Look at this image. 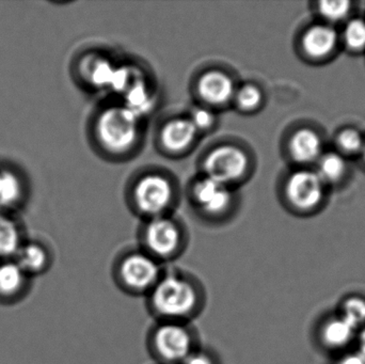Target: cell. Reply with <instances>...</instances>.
<instances>
[{
    "label": "cell",
    "mask_w": 365,
    "mask_h": 364,
    "mask_svg": "<svg viewBox=\"0 0 365 364\" xmlns=\"http://www.w3.org/2000/svg\"><path fill=\"white\" fill-rule=\"evenodd\" d=\"M235 91V85L231 77L220 71L205 73L197 83L199 95L208 104H227L234 98Z\"/></svg>",
    "instance_id": "cell-9"
},
{
    "label": "cell",
    "mask_w": 365,
    "mask_h": 364,
    "mask_svg": "<svg viewBox=\"0 0 365 364\" xmlns=\"http://www.w3.org/2000/svg\"><path fill=\"white\" fill-rule=\"evenodd\" d=\"M364 160H365V145H364Z\"/></svg>",
    "instance_id": "cell-31"
},
{
    "label": "cell",
    "mask_w": 365,
    "mask_h": 364,
    "mask_svg": "<svg viewBox=\"0 0 365 364\" xmlns=\"http://www.w3.org/2000/svg\"><path fill=\"white\" fill-rule=\"evenodd\" d=\"M145 241L153 256L171 258L177 254L181 245V232L173 220L156 217L148 224Z\"/></svg>",
    "instance_id": "cell-7"
},
{
    "label": "cell",
    "mask_w": 365,
    "mask_h": 364,
    "mask_svg": "<svg viewBox=\"0 0 365 364\" xmlns=\"http://www.w3.org/2000/svg\"><path fill=\"white\" fill-rule=\"evenodd\" d=\"M160 265L149 254H130L122 261L120 266L122 282L135 292L152 290L160 281Z\"/></svg>",
    "instance_id": "cell-4"
},
{
    "label": "cell",
    "mask_w": 365,
    "mask_h": 364,
    "mask_svg": "<svg viewBox=\"0 0 365 364\" xmlns=\"http://www.w3.org/2000/svg\"><path fill=\"white\" fill-rule=\"evenodd\" d=\"M343 318L356 329L365 323V301L359 297L349 298L343 308Z\"/></svg>",
    "instance_id": "cell-22"
},
{
    "label": "cell",
    "mask_w": 365,
    "mask_h": 364,
    "mask_svg": "<svg viewBox=\"0 0 365 364\" xmlns=\"http://www.w3.org/2000/svg\"><path fill=\"white\" fill-rule=\"evenodd\" d=\"M19 247V232L8 218L0 216V256L14 254Z\"/></svg>",
    "instance_id": "cell-18"
},
{
    "label": "cell",
    "mask_w": 365,
    "mask_h": 364,
    "mask_svg": "<svg viewBox=\"0 0 365 364\" xmlns=\"http://www.w3.org/2000/svg\"><path fill=\"white\" fill-rule=\"evenodd\" d=\"M115 72V70L110 63L103 59H98L96 62L92 61L88 64L86 75L94 85L98 87H107L113 83Z\"/></svg>",
    "instance_id": "cell-17"
},
{
    "label": "cell",
    "mask_w": 365,
    "mask_h": 364,
    "mask_svg": "<svg viewBox=\"0 0 365 364\" xmlns=\"http://www.w3.org/2000/svg\"><path fill=\"white\" fill-rule=\"evenodd\" d=\"M182 364H215L214 361L204 354H191Z\"/></svg>",
    "instance_id": "cell-28"
},
{
    "label": "cell",
    "mask_w": 365,
    "mask_h": 364,
    "mask_svg": "<svg viewBox=\"0 0 365 364\" xmlns=\"http://www.w3.org/2000/svg\"><path fill=\"white\" fill-rule=\"evenodd\" d=\"M45 252L42 248L36 245H29L24 248L19 254V266L21 269L28 271H38L45 264Z\"/></svg>",
    "instance_id": "cell-21"
},
{
    "label": "cell",
    "mask_w": 365,
    "mask_h": 364,
    "mask_svg": "<svg viewBox=\"0 0 365 364\" xmlns=\"http://www.w3.org/2000/svg\"><path fill=\"white\" fill-rule=\"evenodd\" d=\"M321 139L313 130H300L294 134L291 140V152L297 162H313L321 155Z\"/></svg>",
    "instance_id": "cell-13"
},
{
    "label": "cell",
    "mask_w": 365,
    "mask_h": 364,
    "mask_svg": "<svg viewBox=\"0 0 365 364\" xmlns=\"http://www.w3.org/2000/svg\"><path fill=\"white\" fill-rule=\"evenodd\" d=\"M154 348L160 358L168 363H184L192 353V338L182 325L168 323L156 329Z\"/></svg>",
    "instance_id": "cell-5"
},
{
    "label": "cell",
    "mask_w": 365,
    "mask_h": 364,
    "mask_svg": "<svg viewBox=\"0 0 365 364\" xmlns=\"http://www.w3.org/2000/svg\"><path fill=\"white\" fill-rule=\"evenodd\" d=\"M341 147L346 152H357L364 147L361 137L353 130H347L339 136Z\"/></svg>",
    "instance_id": "cell-26"
},
{
    "label": "cell",
    "mask_w": 365,
    "mask_h": 364,
    "mask_svg": "<svg viewBox=\"0 0 365 364\" xmlns=\"http://www.w3.org/2000/svg\"><path fill=\"white\" fill-rule=\"evenodd\" d=\"M336 38V32L331 27L324 25L314 26L304 34L302 44L309 55L313 57H323L334 48Z\"/></svg>",
    "instance_id": "cell-12"
},
{
    "label": "cell",
    "mask_w": 365,
    "mask_h": 364,
    "mask_svg": "<svg viewBox=\"0 0 365 364\" xmlns=\"http://www.w3.org/2000/svg\"><path fill=\"white\" fill-rule=\"evenodd\" d=\"M98 139L109 151H128L138 138V115L128 107H111L98 118Z\"/></svg>",
    "instance_id": "cell-2"
},
{
    "label": "cell",
    "mask_w": 365,
    "mask_h": 364,
    "mask_svg": "<svg viewBox=\"0 0 365 364\" xmlns=\"http://www.w3.org/2000/svg\"><path fill=\"white\" fill-rule=\"evenodd\" d=\"M197 204L210 214H219L229 207L232 200L229 186L206 177L195 188Z\"/></svg>",
    "instance_id": "cell-10"
},
{
    "label": "cell",
    "mask_w": 365,
    "mask_h": 364,
    "mask_svg": "<svg viewBox=\"0 0 365 364\" xmlns=\"http://www.w3.org/2000/svg\"><path fill=\"white\" fill-rule=\"evenodd\" d=\"M21 196L19 179L9 171H0V205H11Z\"/></svg>",
    "instance_id": "cell-19"
},
{
    "label": "cell",
    "mask_w": 365,
    "mask_h": 364,
    "mask_svg": "<svg viewBox=\"0 0 365 364\" xmlns=\"http://www.w3.org/2000/svg\"><path fill=\"white\" fill-rule=\"evenodd\" d=\"M23 284V269L19 265L8 263L0 266V292L12 294Z\"/></svg>",
    "instance_id": "cell-16"
},
{
    "label": "cell",
    "mask_w": 365,
    "mask_h": 364,
    "mask_svg": "<svg viewBox=\"0 0 365 364\" xmlns=\"http://www.w3.org/2000/svg\"><path fill=\"white\" fill-rule=\"evenodd\" d=\"M197 130L189 119H175L165 125L162 140L165 147L170 152L184 151L197 137Z\"/></svg>",
    "instance_id": "cell-11"
},
{
    "label": "cell",
    "mask_w": 365,
    "mask_h": 364,
    "mask_svg": "<svg viewBox=\"0 0 365 364\" xmlns=\"http://www.w3.org/2000/svg\"><path fill=\"white\" fill-rule=\"evenodd\" d=\"M151 303L160 316L179 320L195 311L197 305V291L188 280L167 276L152 288Z\"/></svg>",
    "instance_id": "cell-1"
},
{
    "label": "cell",
    "mask_w": 365,
    "mask_h": 364,
    "mask_svg": "<svg viewBox=\"0 0 365 364\" xmlns=\"http://www.w3.org/2000/svg\"><path fill=\"white\" fill-rule=\"evenodd\" d=\"M345 40L351 48H361L365 46V21L354 19L345 28Z\"/></svg>",
    "instance_id": "cell-23"
},
{
    "label": "cell",
    "mask_w": 365,
    "mask_h": 364,
    "mask_svg": "<svg viewBox=\"0 0 365 364\" xmlns=\"http://www.w3.org/2000/svg\"><path fill=\"white\" fill-rule=\"evenodd\" d=\"M360 354L365 357V328L362 331L359 338Z\"/></svg>",
    "instance_id": "cell-30"
},
{
    "label": "cell",
    "mask_w": 365,
    "mask_h": 364,
    "mask_svg": "<svg viewBox=\"0 0 365 364\" xmlns=\"http://www.w3.org/2000/svg\"><path fill=\"white\" fill-rule=\"evenodd\" d=\"M356 328L344 318H334L325 325L323 329V339L327 345L332 348H342L353 339Z\"/></svg>",
    "instance_id": "cell-14"
},
{
    "label": "cell",
    "mask_w": 365,
    "mask_h": 364,
    "mask_svg": "<svg viewBox=\"0 0 365 364\" xmlns=\"http://www.w3.org/2000/svg\"><path fill=\"white\" fill-rule=\"evenodd\" d=\"M324 181L317 173L298 171L291 175L287 183L289 201L300 209H310L323 197Z\"/></svg>",
    "instance_id": "cell-8"
},
{
    "label": "cell",
    "mask_w": 365,
    "mask_h": 364,
    "mask_svg": "<svg viewBox=\"0 0 365 364\" xmlns=\"http://www.w3.org/2000/svg\"><path fill=\"white\" fill-rule=\"evenodd\" d=\"M339 364H365V357L364 355L357 353V354H351L344 357Z\"/></svg>",
    "instance_id": "cell-29"
},
{
    "label": "cell",
    "mask_w": 365,
    "mask_h": 364,
    "mask_svg": "<svg viewBox=\"0 0 365 364\" xmlns=\"http://www.w3.org/2000/svg\"><path fill=\"white\" fill-rule=\"evenodd\" d=\"M128 98V105L126 107L137 115H139L143 109L147 110L148 105L150 104L149 93H148L147 89L145 85H139V83L138 85L130 89Z\"/></svg>",
    "instance_id": "cell-24"
},
{
    "label": "cell",
    "mask_w": 365,
    "mask_h": 364,
    "mask_svg": "<svg viewBox=\"0 0 365 364\" xmlns=\"http://www.w3.org/2000/svg\"><path fill=\"white\" fill-rule=\"evenodd\" d=\"M236 105L242 110H255L262 100V92L255 85H245L240 89L236 90L235 95Z\"/></svg>",
    "instance_id": "cell-20"
},
{
    "label": "cell",
    "mask_w": 365,
    "mask_h": 364,
    "mask_svg": "<svg viewBox=\"0 0 365 364\" xmlns=\"http://www.w3.org/2000/svg\"><path fill=\"white\" fill-rule=\"evenodd\" d=\"M173 197V186L162 175H147L139 181L135 189L137 205L148 215H160L169 207Z\"/></svg>",
    "instance_id": "cell-6"
},
{
    "label": "cell",
    "mask_w": 365,
    "mask_h": 364,
    "mask_svg": "<svg viewBox=\"0 0 365 364\" xmlns=\"http://www.w3.org/2000/svg\"><path fill=\"white\" fill-rule=\"evenodd\" d=\"M345 162L340 155L329 153L324 155L319 162V173L324 182L336 181L344 173Z\"/></svg>",
    "instance_id": "cell-15"
},
{
    "label": "cell",
    "mask_w": 365,
    "mask_h": 364,
    "mask_svg": "<svg viewBox=\"0 0 365 364\" xmlns=\"http://www.w3.org/2000/svg\"><path fill=\"white\" fill-rule=\"evenodd\" d=\"M246 153L233 145H221L212 150L206 157V177L229 186L240 181L248 170Z\"/></svg>",
    "instance_id": "cell-3"
},
{
    "label": "cell",
    "mask_w": 365,
    "mask_h": 364,
    "mask_svg": "<svg viewBox=\"0 0 365 364\" xmlns=\"http://www.w3.org/2000/svg\"><path fill=\"white\" fill-rule=\"evenodd\" d=\"M191 123L197 130H207L214 124L215 118L210 111L205 108H197L193 110L190 119Z\"/></svg>",
    "instance_id": "cell-27"
},
{
    "label": "cell",
    "mask_w": 365,
    "mask_h": 364,
    "mask_svg": "<svg viewBox=\"0 0 365 364\" xmlns=\"http://www.w3.org/2000/svg\"><path fill=\"white\" fill-rule=\"evenodd\" d=\"M349 1H322L319 11L326 19L338 21L343 19L349 10Z\"/></svg>",
    "instance_id": "cell-25"
}]
</instances>
